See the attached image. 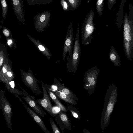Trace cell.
I'll list each match as a JSON object with an SVG mask.
<instances>
[{
    "instance_id": "17",
    "label": "cell",
    "mask_w": 133,
    "mask_h": 133,
    "mask_svg": "<svg viewBox=\"0 0 133 133\" xmlns=\"http://www.w3.org/2000/svg\"><path fill=\"white\" fill-rule=\"evenodd\" d=\"M45 85L46 90L50 97L54 102L55 104L60 108L61 110L62 111L65 112H66L67 111V109L62 105L58 99L57 96L50 89V86L49 85L46 84H45Z\"/></svg>"
},
{
    "instance_id": "3",
    "label": "cell",
    "mask_w": 133,
    "mask_h": 133,
    "mask_svg": "<svg viewBox=\"0 0 133 133\" xmlns=\"http://www.w3.org/2000/svg\"><path fill=\"white\" fill-rule=\"evenodd\" d=\"M94 13L90 11L86 16L82 28V43L84 45L91 43L94 37L92 35L95 28L93 23Z\"/></svg>"
},
{
    "instance_id": "26",
    "label": "cell",
    "mask_w": 133,
    "mask_h": 133,
    "mask_svg": "<svg viewBox=\"0 0 133 133\" xmlns=\"http://www.w3.org/2000/svg\"><path fill=\"white\" fill-rule=\"evenodd\" d=\"M61 3L64 11H66L68 8V4L64 0H61Z\"/></svg>"
},
{
    "instance_id": "19",
    "label": "cell",
    "mask_w": 133,
    "mask_h": 133,
    "mask_svg": "<svg viewBox=\"0 0 133 133\" xmlns=\"http://www.w3.org/2000/svg\"><path fill=\"white\" fill-rule=\"evenodd\" d=\"M52 91L57 97H58L66 102L75 105L77 104L76 101L74 100L64 93L58 90Z\"/></svg>"
},
{
    "instance_id": "5",
    "label": "cell",
    "mask_w": 133,
    "mask_h": 133,
    "mask_svg": "<svg viewBox=\"0 0 133 133\" xmlns=\"http://www.w3.org/2000/svg\"><path fill=\"white\" fill-rule=\"evenodd\" d=\"M100 69L95 65L87 71L84 78V89L87 90L88 94L91 95L93 94L97 84L98 75Z\"/></svg>"
},
{
    "instance_id": "15",
    "label": "cell",
    "mask_w": 133,
    "mask_h": 133,
    "mask_svg": "<svg viewBox=\"0 0 133 133\" xmlns=\"http://www.w3.org/2000/svg\"><path fill=\"white\" fill-rule=\"evenodd\" d=\"M5 84V87L7 90L18 98V96L23 95L25 96H29L35 99V98L34 97L30 95L28 93H26L23 91H20L15 88V82L13 81L8 83Z\"/></svg>"
},
{
    "instance_id": "13",
    "label": "cell",
    "mask_w": 133,
    "mask_h": 133,
    "mask_svg": "<svg viewBox=\"0 0 133 133\" xmlns=\"http://www.w3.org/2000/svg\"><path fill=\"white\" fill-rule=\"evenodd\" d=\"M22 102L29 115L43 131L45 133H50V132L47 129L40 117L38 116L34 111L30 108L23 101Z\"/></svg>"
},
{
    "instance_id": "24",
    "label": "cell",
    "mask_w": 133,
    "mask_h": 133,
    "mask_svg": "<svg viewBox=\"0 0 133 133\" xmlns=\"http://www.w3.org/2000/svg\"><path fill=\"white\" fill-rule=\"evenodd\" d=\"M50 123L53 132L54 133H60L61 132L53 119L50 118L49 119Z\"/></svg>"
},
{
    "instance_id": "16",
    "label": "cell",
    "mask_w": 133,
    "mask_h": 133,
    "mask_svg": "<svg viewBox=\"0 0 133 133\" xmlns=\"http://www.w3.org/2000/svg\"><path fill=\"white\" fill-rule=\"evenodd\" d=\"M54 84L57 86V90L65 94L74 101L78 100V97L70 89L66 88L63 84H61L57 79H55Z\"/></svg>"
},
{
    "instance_id": "7",
    "label": "cell",
    "mask_w": 133,
    "mask_h": 133,
    "mask_svg": "<svg viewBox=\"0 0 133 133\" xmlns=\"http://www.w3.org/2000/svg\"><path fill=\"white\" fill-rule=\"evenodd\" d=\"M74 38L72 24L71 23L68 27V30L64 41L63 52V57L64 62L65 61L66 56L67 53V62L71 59L73 51V45Z\"/></svg>"
},
{
    "instance_id": "9",
    "label": "cell",
    "mask_w": 133,
    "mask_h": 133,
    "mask_svg": "<svg viewBox=\"0 0 133 133\" xmlns=\"http://www.w3.org/2000/svg\"><path fill=\"white\" fill-rule=\"evenodd\" d=\"M54 117L59 126L63 133L64 129L71 130L72 126L70 120L65 112L60 111L58 113L54 114Z\"/></svg>"
},
{
    "instance_id": "31",
    "label": "cell",
    "mask_w": 133,
    "mask_h": 133,
    "mask_svg": "<svg viewBox=\"0 0 133 133\" xmlns=\"http://www.w3.org/2000/svg\"><path fill=\"white\" fill-rule=\"evenodd\" d=\"M7 74L8 77H10L11 79L12 78L11 77L12 76V75L11 73L10 72H7Z\"/></svg>"
},
{
    "instance_id": "10",
    "label": "cell",
    "mask_w": 133,
    "mask_h": 133,
    "mask_svg": "<svg viewBox=\"0 0 133 133\" xmlns=\"http://www.w3.org/2000/svg\"><path fill=\"white\" fill-rule=\"evenodd\" d=\"M23 81L25 85L34 94L39 95L43 93L39 88L38 83L39 82L31 75H26L23 78Z\"/></svg>"
},
{
    "instance_id": "33",
    "label": "cell",
    "mask_w": 133,
    "mask_h": 133,
    "mask_svg": "<svg viewBox=\"0 0 133 133\" xmlns=\"http://www.w3.org/2000/svg\"><path fill=\"white\" fill-rule=\"evenodd\" d=\"M12 43V41L11 40H9L8 42V44L9 45H10Z\"/></svg>"
},
{
    "instance_id": "29",
    "label": "cell",
    "mask_w": 133,
    "mask_h": 133,
    "mask_svg": "<svg viewBox=\"0 0 133 133\" xmlns=\"http://www.w3.org/2000/svg\"><path fill=\"white\" fill-rule=\"evenodd\" d=\"M127 0H122L121 2V4L120 7V9H123L124 5L126 2Z\"/></svg>"
},
{
    "instance_id": "35",
    "label": "cell",
    "mask_w": 133,
    "mask_h": 133,
    "mask_svg": "<svg viewBox=\"0 0 133 133\" xmlns=\"http://www.w3.org/2000/svg\"><path fill=\"white\" fill-rule=\"evenodd\" d=\"M89 1H90V0H89Z\"/></svg>"
},
{
    "instance_id": "27",
    "label": "cell",
    "mask_w": 133,
    "mask_h": 133,
    "mask_svg": "<svg viewBox=\"0 0 133 133\" xmlns=\"http://www.w3.org/2000/svg\"><path fill=\"white\" fill-rule=\"evenodd\" d=\"M116 1V0H109L108 1V8L110 10H111L113 5L115 4Z\"/></svg>"
},
{
    "instance_id": "21",
    "label": "cell",
    "mask_w": 133,
    "mask_h": 133,
    "mask_svg": "<svg viewBox=\"0 0 133 133\" xmlns=\"http://www.w3.org/2000/svg\"><path fill=\"white\" fill-rule=\"evenodd\" d=\"M67 106L68 110L71 113L73 117L78 119H80L81 116L78 110L70 104H67Z\"/></svg>"
},
{
    "instance_id": "2",
    "label": "cell",
    "mask_w": 133,
    "mask_h": 133,
    "mask_svg": "<svg viewBox=\"0 0 133 133\" xmlns=\"http://www.w3.org/2000/svg\"><path fill=\"white\" fill-rule=\"evenodd\" d=\"M124 46L127 59L131 60L133 57V24L125 15L123 27Z\"/></svg>"
},
{
    "instance_id": "4",
    "label": "cell",
    "mask_w": 133,
    "mask_h": 133,
    "mask_svg": "<svg viewBox=\"0 0 133 133\" xmlns=\"http://www.w3.org/2000/svg\"><path fill=\"white\" fill-rule=\"evenodd\" d=\"M81 54V49L79 37V26L78 25L71 58L67 63L66 68L68 71L73 74L76 72L80 61Z\"/></svg>"
},
{
    "instance_id": "23",
    "label": "cell",
    "mask_w": 133,
    "mask_h": 133,
    "mask_svg": "<svg viewBox=\"0 0 133 133\" xmlns=\"http://www.w3.org/2000/svg\"><path fill=\"white\" fill-rule=\"evenodd\" d=\"M104 1V0H98L96 3V9L99 16H101L102 14Z\"/></svg>"
},
{
    "instance_id": "22",
    "label": "cell",
    "mask_w": 133,
    "mask_h": 133,
    "mask_svg": "<svg viewBox=\"0 0 133 133\" xmlns=\"http://www.w3.org/2000/svg\"><path fill=\"white\" fill-rule=\"evenodd\" d=\"M2 7V17L4 19L6 17L8 10L7 2L6 0H0Z\"/></svg>"
},
{
    "instance_id": "34",
    "label": "cell",
    "mask_w": 133,
    "mask_h": 133,
    "mask_svg": "<svg viewBox=\"0 0 133 133\" xmlns=\"http://www.w3.org/2000/svg\"><path fill=\"white\" fill-rule=\"evenodd\" d=\"M3 72L4 73H5L6 72V69L4 68V67H3Z\"/></svg>"
},
{
    "instance_id": "20",
    "label": "cell",
    "mask_w": 133,
    "mask_h": 133,
    "mask_svg": "<svg viewBox=\"0 0 133 133\" xmlns=\"http://www.w3.org/2000/svg\"><path fill=\"white\" fill-rule=\"evenodd\" d=\"M53 0H26L29 5L37 4L40 5H45L51 2Z\"/></svg>"
},
{
    "instance_id": "18",
    "label": "cell",
    "mask_w": 133,
    "mask_h": 133,
    "mask_svg": "<svg viewBox=\"0 0 133 133\" xmlns=\"http://www.w3.org/2000/svg\"><path fill=\"white\" fill-rule=\"evenodd\" d=\"M110 60L116 66H120L121 60L119 56L113 46H111L109 54Z\"/></svg>"
},
{
    "instance_id": "8",
    "label": "cell",
    "mask_w": 133,
    "mask_h": 133,
    "mask_svg": "<svg viewBox=\"0 0 133 133\" xmlns=\"http://www.w3.org/2000/svg\"><path fill=\"white\" fill-rule=\"evenodd\" d=\"M41 85L43 89V97L42 99H37L36 101L40 106H42L53 117L54 114L52 111V106L50 101V99L47 93L45 85L42 82Z\"/></svg>"
},
{
    "instance_id": "1",
    "label": "cell",
    "mask_w": 133,
    "mask_h": 133,
    "mask_svg": "<svg viewBox=\"0 0 133 133\" xmlns=\"http://www.w3.org/2000/svg\"><path fill=\"white\" fill-rule=\"evenodd\" d=\"M118 91L115 83L110 84L105 95L101 117V128L102 132L109 125L111 115L117 100Z\"/></svg>"
},
{
    "instance_id": "14",
    "label": "cell",
    "mask_w": 133,
    "mask_h": 133,
    "mask_svg": "<svg viewBox=\"0 0 133 133\" xmlns=\"http://www.w3.org/2000/svg\"><path fill=\"white\" fill-rule=\"evenodd\" d=\"M51 13L48 10L39 13L34 17L35 22L38 25H46L50 21Z\"/></svg>"
},
{
    "instance_id": "30",
    "label": "cell",
    "mask_w": 133,
    "mask_h": 133,
    "mask_svg": "<svg viewBox=\"0 0 133 133\" xmlns=\"http://www.w3.org/2000/svg\"><path fill=\"white\" fill-rule=\"evenodd\" d=\"M38 48L39 49L42 51H44L45 50L44 47L42 45H39Z\"/></svg>"
},
{
    "instance_id": "6",
    "label": "cell",
    "mask_w": 133,
    "mask_h": 133,
    "mask_svg": "<svg viewBox=\"0 0 133 133\" xmlns=\"http://www.w3.org/2000/svg\"><path fill=\"white\" fill-rule=\"evenodd\" d=\"M0 92V108L2 111L6 123L9 128L12 130L11 116L12 115V108L5 95L6 89Z\"/></svg>"
},
{
    "instance_id": "28",
    "label": "cell",
    "mask_w": 133,
    "mask_h": 133,
    "mask_svg": "<svg viewBox=\"0 0 133 133\" xmlns=\"http://www.w3.org/2000/svg\"><path fill=\"white\" fill-rule=\"evenodd\" d=\"M3 32L4 35L6 36H8L9 35V32L8 30L6 29H4L3 31Z\"/></svg>"
},
{
    "instance_id": "25",
    "label": "cell",
    "mask_w": 133,
    "mask_h": 133,
    "mask_svg": "<svg viewBox=\"0 0 133 133\" xmlns=\"http://www.w3.org/2000/svg\"><path fill=\"white\" fill-rule=\"evenodd\" d=\"M70 5L73 8H75L80 2V0H67Z\"/></svg>"
},
{
    "instance_id": "12",
    "label": "cell",
    "mask_w": 133,
    "mask_h": 133,
    "mask_svg": "<svg viewBox=\"0 0 133 133\" xmlns=\"http://www.w3.org/2000/svg\"><path fill=\"white\" fill-rule=\"evenodd\" d=\"M22 98L33 110L39 115L43 117L46 115V113L36 101L35 99L28 96H24Z\"/></svg>"
},
{
    "instance_id": "32",
    "label": "cell",
    "mask_w": 133,
    "mask_h": 133,
    "mask_svg": "<svg viewBox=\"0 0 133 133\" xmlns=\"http://www.w3.org/2000/svg\"><path fill=\"white\" fill-rule=\"evenodd\" d=\"M3 61V58L1 57H0V66H1L2 65Z\"/></svg>"
},
{
    "instance_id": "11",
    "label": "cell",
    "mask_w": 133,
    "mask_h": 133,
    "mask_svg": "<svg viewBox=\"0 0 133 133\" xmlns=\"http://www.w3.org/2000/svg\"><path fill=\"white\" fill-rule=\"evenodd\" d=\"M14 11L16 17L21 22H24L25 17L22 0H11Z\"/></svg>"
}]
</instances>
